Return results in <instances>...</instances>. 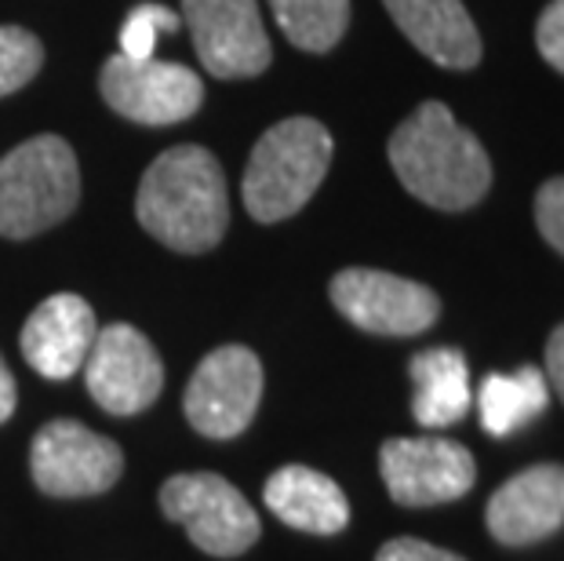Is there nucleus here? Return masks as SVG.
I'll return each instance as SVG.
<instances>
[{"label": "nucleus", "mask_w": 564, "mask_h": 561, "mask_svg": "<svg viewBox=\"0 0 564 561\" xmlns=\"http://www.w3.org/2000/svg\"><path fill=\"white\" fill-rule=\"evenodd\" d=\"M95 336H99L95 310L74 292H55L26 317L19 343L33 373L63 384L84 368Z\"/></svg>", "instance_id": "nucleus-13"}, {"label": "nucleus", "mask_w": 564, "mask_h": 561, "mask_svg": "<svg viewBox=\"0 0 564 561\" xmlns=\"http://www.w3.org/2000/svg\"><path fill=\"white\" fill-rule=\"evenodd\" d=\"M550 404V384L539 368L524 365L518 373L485 376L481 393H477V409H481V427L491 438H510L521 427L546 412Z\"/></svg>", "instance_id": "nucleus-18"}, {"label": "nucleus", "mask_w": 564, "mask_h": 561, "mask_svg": "<svg viewBox=\"0 0 564 561\" xmlns=\"http://www.w3.org/2000/svg\"><path fill=\"white\" fill-rule=\"evenodd\" d=\"M262 499L273 515L299 532L335 536L350 525V504H346L343 488L328 474L303 467V463H288V467L273 471L262 488Z\"/></svg>", "instance_id": "nucleus-16"}, {"label": "nucleus", "mask_w": 564, "mask_h": 561, "mask_svg": "<svg viewBox=\"0 0 564 561\" xmlns=\"http://www.w3.org/2000/svg\"><path fill=\"white\" fill-rule=\"evenodd\" d=\"M30 471L44 496H99L121 482L124 452L77 420H55L33 438Z\"/></svg>", "instance_id": "nucleus-7"}, {"label": "nucleus", "mask_w": 564, "mask_h": 561, "mask_svg": "<svg viewBox=\"0 0 564 561\" xmlns=\"http://www.w3.org/2000/svg\"><path fill=\"white\" fill-rule=\"evenodd\" d=\"M99 91L113 114L150 128L186 121L204 103V88L194 69L158 63V58H147V63H131L124 55L106 58Z\"/></svg>", "instance_id": "nucleus-12"}, {"label": "nucleus", "mask_w": 564, "mask_h": 561, "mask_svg": "<svg viewBox=\"0 0 564 561\" xmlns=\"http://www.w3.org/2000/svg\"><path fill=\"white\" fill-rule=\"evenodd\" d=\"M390 164L401 186L430 208L466 212L491 190V161L474 131L444 103H423L390 136Z\"/></svg>", "instance_id": "nucleus-2"}, {"label": "nucleus", "mask_w": 564, "mask_h": 561, "mask_svg": "<svg viewBox=\"0 0 564 561\" xmlns=\"http://www.w3.org/2000/svg\"><path fill=\"white\" fill-rule=\"evenodd\" d=\"M80 201L77 153L58 136H33L0 158V234L26 241L74 216Z\"/></svg>", "instance_id": "nucleus-4"}, {"label": "nucleus", "mask_w": 564, "mask_h": 561, "mask_svg": "<svg viewBox=\"0 0 564 561\" xmlns=\"http://www.w3.org/2000/svg\"><path fill=\"white\" fill-rule=\"evenodd\" d=\"M332 164V131L314 117H288L256 142L241 197L256 223H281L306 208Z\"/></svg>", "instance_id": "nucleus-3"}, {"label": "nucleus", "mask_w": 564, "mask_h": 561, "mask_svg": "<svg viewBox=\"0 0 564 561\" xmlns=\"http://www.w3.org/2000/svg\"><path fill=\"white\" fill-rule=\"evenodd\" d=\"M398 30L444 69H474L481 63V33L463 0H382Z\"/></svg>", "instance_id": "nucleus-15"}, {"label": "nucleus", "mask_w": 564, "mask_h": 561, "mask_svg": "<svg viewBox=\"0 0 564 561\" xmlns=\"http://www.w3.org/2000/svg\"><path fill=\"white\" fill-rule=\"evenodd\" d=\"M262 401L259 354L241 343L219 346L197 365L186 384V420L197 434L212 441H230L245 434Z\"/></svg>", "instance_id": "nucleus-6"}, {"label": "nucleus", "mask_w": 564, "mask_h": 561, "mask_svg": "<svg viewBox=\"0 0 564 561\" xmlns=\"http://www.w3.org/2000/svg\"><path fill=\"white\" fill-rule=\"evenodd\" d=\"M535 226L546 245L564 256V175L546 179L535 194Z\"/></svg>", "instance_id": "nucleus-22"}, {"label": "nucleus", "mask_w": 564, "mask_h": 561, "mask_svg": "<svg viewBox=\"0 0 564 561\" xmlns=\"http://www.w3.org/2000/svg\"><path fill=\"white\" fill-rule=\"evenodd\" d=\"M175 30H183V15H175L172 8H164V4H139L124 19V26H121V52H117V55L131 58V63H147V58H153L158 37H164V33H175Z\"/></svg>", "instance_id": "nucleus-21"}, {"label": "nucleus", "mask_w": 564, "mask_h": 561, "mask_svg": "<svg viewBox=\"0 0 564 561\" xmlns=\"http://www.w3.org/2000/svg\"><path fill=\"white\" fill-rule=\"evenodd\" d=\"M535 44H539V55H543L557 74H564V0H550L546 11L539 15Z\"/></svg>", "instance_id": "nucleus-23"}, {"label": "nucleus", "mask_w": 564, "mask_h": 561, "mask_svg": "<svg viewBox=\"0 0 564 561\" xmlns=\"http://www.w3.org/2000/svg\"><path fill=\"white\" fill-rule=\"evenodd\" d=\"M415 393H412V416L426 431L459 423L470 412V368H466L463 350L455 346H434L419 350L408 365Z\"/></svg>", "instance_id": "nucleus-17"}, {"label": "nucleus", "mask_w": 564, "mask_h": 561, "mask_svg": "<svg viewBox=\"0 0 564 561\" xmlns=\"http://www.w3.org/2000/svg\"><path fill=\"white\" fill-rule=\"evenodd\" d=\"M183 22L212 77L245 80L270 69L273 47L256 0H183Z\"/></svg>", "instance_id": "nucleus-10"}, {"label": "nucleus", "mask_w": 564, "mask_h": 561, "mask_svg": "<svg viewBox=\"0 0 564 561\" xmlns=\"http://www.w3.org/2000/svg\"><path fill=\"white\" fill-rule=\"evenodd\" d=\"M161 510L189 532L204 554L237 558L259 540V515L219 474H175L161 488Z\"/></svg>", "instance_id": "nucleus-5"}, {"label": "nucleus", "mask_w": 564, "mask_h": 561, "mask_svg": "<svg viewBox=\"0 0 564 561\" xmlns=\"http://www.w3.org/2000/svg\"><path fill=\"white\" fill-rule=\"evenodd\" d=\"M15 401H19L15 376H11L8 362L0 357V423H8V420H11V412H15Z\"/></svg>", "instance_id": "nucleus-26"}, {"label": "nucleus", "mask_w": 564, "mask_h": 561, "mask_svg": "<svg viewBox=\"0 0 564 561\" xmlns=\"http://www.w3.org/2000/svg\"><path fill=\"white\" fill-rule=\"evenodd\" d=\"M485 521L502 547L550 540L564 525V467L539 463V467L513 474L491 493Z\"/></svg>", "instance_id": "nucleus-14"}, {"label": "nucleus", "mask_w": 564, "mask_h": 561, "mask_svg": "<svg viewBox=\"0 0 564 561\" xmlns=\"http://www.w3.org/2000/svg\"><path fill=\"white\" fill-rule=\"evenodd\" d=\"M135 219L172 252H212L230 226V197L219 158L204 147L164 150L139 183Z\"/></svg>", "instance_id": "nucleus-1"}, {"label": "nucleus", "mask_w": 564, "mask_h": 561, "mask_svg": "<svg viewBox=\"0 0 564 561\" xmlns=\"http://www.w3.org/2000/svg\"><path fill=\"white\" fill-rule=\"evenodd\" d=\"M379 471L393 504L434 507L466 496L477 482L470 449L448 438H390L379 449Z\"/></svg>", "instance_id": "nucleus-11"}, {"label": "nucleus", "mask_w": 564, "mask_h": 561, "mask_svg": "<svg viewBox=\"0 0 564 561\" xmlns=\"http://www.w3.org/2000/svg\"><path fill=\"white\" fill-rule=\"evenodd\" d=\"M270 8L299 52H332L350 26V0H270Z\"/></svg>", "instance_id": "nucleus-19"}, {"label": "nucleus", "mask_w": 564, "mask_h": 561, "mask_svg": "<svg viewBox=\"0 0 564 561\" xmlns=\"http://www.w3.org/2000/svg\"><path fill=\"white\" fill-rule=\"evenodd\" d=\"M44 66V44L22 26H0V99L26 88Z\"/></svg>", "instance_id": "nucleus-20"}, {"label": "nucleus", "mask_w": 564, "mask_h": 561, "mask_svg": "<svg viewBox=\"0 0 564 561\" xmlns=\"http://www.w3.org/2000/svg\"><path fill=\"white\" fill-rule=\"evenodd\" d=\"M376 561H466V558L444 551V547L426 543V540H412V536H401V540L382 543Z\"/></svg>", "instance_id": "nucleus-24"}, {"label": "nucleus", "mask_w": 564, "mask_h": 561, "mask_svg": "<svg viewBox=\"0 0 564 561\" xmlns=\"http://www.w3.org/2000/svg\"><path fill=\"white\" fill-rule=\"evenodd\" d=\"M546 384L557 390V398L564 401V325H557L546 339Z\"/></svg>", "instance_id": "nucleus-25"}, {"label": "nucleus", "mask_w": 564, "mask_h": 561, "mask_svg": "<svg viewBox=\"0 0 564 561\" xmlns=\"http://www.w3.org/2000/svg\"><path fill=\"white\" fill-rule=\"evenodd\" d=\"M328 292L335 310L371 336H419L441 317V300L434 289L387 270H339Z\"/></svg>", "instance_id": "nucleus-8"}, {"label": "nucleus", "mask_w": 564, "mask_h": 561, "mask_svg": "<svg viewBox=\"0 0 564 561\" xmlns=\"http://www.w3.org/2000/svg\"><path fill=\"white\" fill-rule=\"evenodd\" d=\"M84 384L95 404L113 416L147 412L164 390L161 354L139 328L113 321L99 328L91 354L84 362Z\"/></svg>", "instance_id": "nucleus-9"}]
</instances>
